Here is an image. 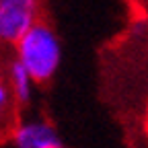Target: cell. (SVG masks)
I'll return each mask as SVG.
<instances>
[{"instance_id":"1","label":"cell","mask_w":148,"mask_h":148,"mask_svg":"<svg viewBox=\"0 0 148 148\" xmlns=\"http://www.w3.org/2000/svg\"><path fill=\"white\" fill-rule=\"evenodd\" d=\"M14 45V62H18L33 78L35 84L49 82L62 64V41L56 29L39 18L31 25Z\"/></svg>"},{"instance_id":"2","label":"cell","mask_w":148,"mask_h":148,"mask_svg":"<svg viewBox=\"0 0 148 148\" xmlns=\"http://www.w3.org/2000/svg\"><path fill=\"white\" fill-rule=\"evenodd\" d=\"M4 144L8 148H66L56 125L41 115L18 117Z\"/></svg>"},{"instance_id":"3","label":"cell","mask_w":148,"mask_h":148,"mask_svg":"<svg viewBox=\"0 0 148 148\" xmlns=\"http://www.w3.org/2000/svg\"><path fill=\"white\" fill-rule=\"evenodd\" d=\"M43 0H0V45H12L41 18Z\"/></svg>"},{"instance_id":"4","label":"cell","mask_w":148,"mask_h":148,"mask_svg":"<svg viewBox=\"0 0 148 148\" xmlns=\"http://www.w3.org/2000/svg\"><path fill=\"white\" fill-rule=\"evenodd\" d=\"M2 78H4V82H6V86H8V90H10V95H12V99H14V103H16L18 109L25 107V105H29L33 101L35 86L37 84L33 82V78L29 76V72L18 64V62L10 60L4 66Z\"/></svg>"},{"instance_id":"5","label":"cell","mask_w":148,"mask_h":148,"mask_svg":"<svg viewBox=\"0 0 148 148\" xmlns=\"http://www.w3.org/2000/svg\"><path fill=\"white\" fill-rule=\"evenodd\" d=\"M18 119V107L10 95V90L0 74V142H4L14 121Z\"/></svg>"}]
</instances>
